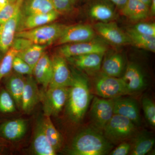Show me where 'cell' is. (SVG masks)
<instances>
[{
  "label": "cell",
  "mask_w": 155,
  "mask_h": 155,
  "mask_svg": "<svg viewBox=\"0 0 155 155\" xmlns=\"http://www.w3.org/2000/svg\"><path fill=\"white\" fill-rule=\"evenodd\" d=\"M131 150V143L126 141L122 142L115 149L111 150L109 154L111 155H127Z\"/></svg>",
  "instance_id": "cell-36"
},
{
  "label": "cell",
  "mask_w": 155,
  "mask_h": 155,
  "mask_svg": "<svg viewBox=\"0 0 155 155\" xmlns=\"http://www.w3.org/2000/svg\"><path fill=\"white\" fill-rule=\"evenodd\" d=\"M142 2L144 3L147 5L148 6L150 7V4L151 1V0H139Z\"/></svg>",
  "instance_id": "cell-40"
},
{
  "label": "cell",
  "mask_w": 155,
  "mask_h": 155,
  "mask_svg": "<svg viewBox=\"0 0 155 155\" xmlns=\"http://www.w3.org/2000/svg\"><path fill=\"white\" fill-rule=\"evenodd\" d=\"M27 128V122L22 119L0 122V138L8 141L19 140L24 136Z\"/></svg>",
  "instance_id": "cell-15"
},
{
  "label": "cell",
  "mask_w": 155,
  "mask_h": 155,
  "mask_svg": "<svg viewBox=\"0 0 155 155\" xmlns=\"http://www.w3.org/2000/svg\"><path fill=\"white\" fill-rule=\"evenodd\" d=\"M121 10L124 16L133 21L143 20L150 15L149 7L139 0H127Z\"/></svg>",
  "instance_id": "cell-26"
},
{
  "label": "cell",
  "mask_w": 155,
  "mask_h": 155,
  "mask_svg": "<svg viewBox=\"0 0 155 155\" xmlns=\"http://www.w3.org/2000/svg\"><path fill=\"white\" fill-rule=\"evenodd\" d=\"M131 150L129 153L131 155H144L152 150L155 144V138L153 134L147 131H142L136 133L132 138Z\"/></svg>",
  "instance_id": "cell-24"
},
{
  "label": "cell",
  "mask_w": 155,
  "mask_h": 155,
  "mask_svg": "<svg viewBox=\"0 0 155 155\" xmlns=\"http://www.w3.org/2000/svg\"><path fill=\"white\" fill-rule=\"evenodd\" d=\"M12 69L16 73L22 75H31L33 72L32 68L25 61L17 56L13 60Z\"/></svg>",
  "instance_id": "cell-33"
},
{
  "label": "cell",
  "mask_w": 155,
  "mask_h": 155,
  "mask_svg": "<svg viewBox=\"0 0 155 155\" xmlns=\"http://www.w3.org/2000/svg\"><path fill=\"white\" fill-rule=\"evenodd\" d=\"M43 127L50 144L57 151L63 144V139L61 133L56 129L50 116H44L41 119Z\"/></svg>",
  "instance_id": "cell-28"
},
{
  "label": "cell",
  "mask_w": 155,
  "mask_h": 155,
  "mask_svg": "<svg viewBox=\"0 0 155 155\" xmlns=\"http://www.w3.org/2000/svg\"><path fill=\"white\" fill-rule=\"evenodd\" d=\"M52 72L51 59L45 53L34 67L32 74L34 75L37 82L47 89L51 81Z\"/></svg>",
  "instance_id": "cell-21"
},
{
  "label": "cell",
  "mask_w": 155,
  "mask_h": 155,
  "mask_svg": "<svg viewBox=\"0 0 155 155\" xmlns=\"http://www.w3.org/2000/svg\"><path fill=\"white\" fill-rule=\"evenodd\" d=\"M71 72L72 82L69 87L68 98L65 105L66 113L72 122L78 123L86 114L91 96L86 76L74 69H72Z\"/></svg>",
  "instance_id": "cell-1"
},
{
  "label": "cell",
  "mask_w": 155,
  "mask_h": 155,
  "mask_svg": "<svg viewBox=\"0 0 155 155\" xmlns=\"http://www.w3.org/2000/svg\"><path fill=\"white\" fill-rule=\"evenodd\" d=\"M101 67L104 75L112 77H119L125 67L124 58L119 53H111L104 59Z\"/></svg>",
  "instance_id": "cell-25"
},
{
  "label": "cell",
  "mask_w": 155,
  "mask_h": 155,
  "mask_svg": "<svg viewBox=\"0 0 155 155\" xmlns=\"http://www.w3.org/2000/svg\"><path fill=\"white\" fill-rule=\"evenodd\" d=\"M52 72L48 87H69L72 80L70 71L66 58L58 54L51 59Z\"/></svg>",
  "instance_id": "cell-10"
},
{
  "label": "cell",
  "mask_w": 155,
  "mask_h": 155,
  "mask_svg": "<svg viewBox=\"0 0 155 155\" xmlns=\"http://www.w3.org/2000/svg\"><path fill=\"white\" fill-rule=\"evenodd\" d=\"M130 29L137 33L155 37V23L140 22L136 24Z\"/></svg>",
  "instance_id": "cell-35"
},
{
  "label": "cell",
  "mask_w": 155,
  "mask_h": 155,
  "mask_svg": "<svg viewBox=\"0 0 155 155\" xmlns=\"http://www.w3.org/2000/svg\"><path fill=\"white\" fill-rule=\"evenodd\" d=\"M94 88L96 94L103 98L114 99L128 94L125 82L122 78L104 74L96 81Z\"/></svg>",
  "instance_id": "cell-7"
},
{
  "label": "cell",
  "mask_w": 155,
  "mask_h": 155,
  "mask_svg": "<svg viewBox=\"0 0 155 155\" xmlns=\"http://www.w3.org/2000/svg\"><path fill=\"white\" fill-rule=\"evenodd\" d=\"M68 94L69 87H48L44 93H41L45 116H58L66 105Z\"/></svg>",
  "instance_id": "cell-5"
},
{
  "label": "cell",
  "mask_w": 155,
  "mask_h": 155,
  "mask_svg": "<svg viewBox=\"0 0 155 155\" xmlns=\"http://www.w3.org/2000/svg\"><path fill=\"white\" fill-rule=\"evenodd\" d=\"M37 83L36 80L31 75L25 78L21 108L25 113L31 112L41 100V92L39 90Z\"/></svg>",
  "instance_id": "cell-17"
},
{
  "label": "cell",
  "mask_w": 155,
  "mask_h": 155,
  "mask_svg": "<svg viewBox=\"0 0 155 155\" xmlns=\"http://www.w3.org/2000/svg\"><path fill=\"white\" fill-rule=\"evenodd\" d=\"M113 148L114 144L108 141L102 132L92 127L78 134L68 150V153L72 155H105L110 152Z\"/></svg>",
  "instance_id": "cell-2"
},
{
  "label": "cell",
  "mask_w": 155,
  "mask_h": 155,
  "mask_svg": "<svg viewBox=\"0 0 155 155\" xmlns=\"http://www.w3.org/2000/svg\"><path fill=\"white\" fill-rule=\"evenodd\" d=\"M60 14L55 10L45 14L20 17L17 32L29 30L49 24L58 19Z\"/></svg>",
  "instance_id": "cell-19"
},
{
  "label": "cell",
  "mask_w": 155,
  "mask_h": 155,
  "mask_svg": "<svg viewBox=\"0 0 155 155\" xmlns=\"http://www.w3.org/2000/svg\"><path fill=\"white\" fill-rule=\"evenodd\" d=\"M3 149V145L2 142H0V154L2 152Z\"/></svg>",
  "instance_id": "cell-41"
},
{
  "label": "cell",
  "mask_w": 155,
  "mask_h": 155,
  "mask_svg": "<svg viewBox=\"0 0 155 155\" xmlns=\"http://www.w3.org/2000/svg\"><path fill=\"white\" fill-rule=\"evenodd\" d=\"M15 1H16V0H9V2H14Z\"/></svg>",
  "instance_id": "cell-42"
},
{
  "label": "cell",
  "mask_w": 155,
  "mask_h": 155,
  "mask_svg": "<svg viewBox=\"0 0 155 155\" xmlns=\"http://www.w3.org/2000/svg\"><path fill=\"white\" fill-rule=\"evenodd\" d=\"M113 4L108 0H95L91 4L88 12L92 19L99 22H109L116 18Z\"/></svg>",
  "instance_id": "cell-18"
},
{
  "label": "cell",
  "mask_w": 155,
  "mask_h": 155,
  "mask_svg": "<svg viewBox=\"0 0 155 155\" xmlns=\"http://www.w3.org/2000/svg\"><path fill=\"white\" fill-rule=\"evenodd\" d=\"M55 10L52 0H23L20 9V17L45 14Z\"/></svg>",
  "instance_id": "cell-22"
},
{
  "label": "cell",
  "mask_w": 155,
  "mask_h": 155,
  "mask_svg": "<svg viewBox=\"0 0 155 155\" xmlns=\"http://www.w3.org/2000/svg\"><path fill=\"white\" fill-rule=\"evenodd\" d=\"M122 78L125 82L128 94L139 92L143 90L146 86L141 69L139 66L134 63L127 65Z\"/></svg>",
  "instance_id": "cell-14"
},
{
  "label": "cell",
  "mask_w": 155,
  "mask_h": 155,
  "mask_svg": "<svg viewBox=\"0 0 155 155\" xmlns=\"http://www.w3.org/2000/svg\"><path fill=\"white\" fill-rule=\"evenodd\" d=\"M95 32L108 42L116 46L130 44L127 33L119 28L115 22H98L94 25Z\"/></svg>",
  "instance_id": "cell-11"
},
{
  "label": "cell",
  "mask_w": 155,
  "mask_h": 155,
  "mask_svg": "<svg viewBox=\"0 0 155 155\" xmlns=\"http://www.w3.org/2000/svg\"><path fill=\"white\" fill-rule=\"evenodd\" d=\"M66 25L60 23H49L29 30L18 31L16 37L30 41L33 44L48 46L57 41Z\"/></svg>",
  "instance_id": "cell-4"
},
{
  "label": "cell",
  "mask_w": 155,
  "mask_h": 155,
  "mask_svg": "<svg viewBox=\"0 0 155 155\" xmlns=\"http://www.w3.org/2000/svg\"><path fill=\"white\" fill-rule=\"evenodd\" d=\"M16 104L9 92L4 87L0 88V115L12 114L16 111Z\"/></svg>",
  "instance_id": "cell-31"
},
{
  "label": "cell",
  "mask_w": 155,
  "mask_h": 155,
  "mask_svg": "<svg viewBox=\"0 0 155 155\" xmlns=\"http://www.w3.org/2000/svg\"><path fill=\"white\" fill-rule=\"evenodd\" d=\"M126 33L130 39V44L140 48L155 52V37L137 33L130 29Z\"/></svg>",
  "instance_id": "cell-29"
},
{
  "label": "cell",
  "mask_w": 155,
  "mask_h": 155,
  "mask_svg": "<svg viewBox=\"0 0 155 155\" xmlns=\"http://www.w3.org/2000/svg\"><path fill=\"white\" fill-rule=\"evenodd\" d=\"M9 3V0H0V11Z\"/></svg>",
  "instance_id": "cell-39"
},
{
  "label": "cell",
  "mask_w": 155,
  "mask_h": 155,
  "mask_svg": "<svg viewBox=\"0 0 155 155\" xmlns=\"http://www.w3.org/2000/svg\"><path fill=\"white\" fill-rule=\"evenodd\" d=\"M108 1L112 3L113 5H115L121 9L125 5L127 0H108Z\"/></svg>",
  "instance_id": "cell-37"
},
{
  "label": "cell",
  "mask_w": 155,
  "mask_h": 155,
  "mask_svg": "<svg viewBox=\"0 0 155 155\" xmlns=\"http://www.w3.org/2000/svg\"><path fill=\"white\" fill-rule=\"evenodd\" d=\"M32 150L37 155H55L56 151L50 144L45 134L41 119L38 120L35 129Z\"/></svg>",
  "instance_id": "cell-20"
},
{
  "label": "cell",
  "mask_w": 155,
  "mask_h": 155,
  "mask_svg": "<svg viewBox=\"0 0 155 155\" xmlns=\"http://www.w3.org/2000/svg\"><path fill=\"white\" fill-rule=\"evenodd\" d=\"M114 114L130 119L137 127L141 124L138 105L136 100L130 97L120 96L114 99Z\"/></svg>",
  "instance_id": "cell-12"
},
{
  "label": "cell",
  "mask_w": 155,
  "mask_h": 155,
  "mask_svg": "<svg viewBox=\"0 0 155 155\" xmlns=\"http://www.w3.org/2000/svg\"><path fill=\"white\" fill-rule=\"evenodd\" d=\"M79 0H52L56 11L60 14H67L72 11Z\"/></svg>",
  "instance_id": "cell-34"
},
{
  "label": "cell",
  "mask_w": 155,
  "mask_h": 155,
  "mask_svg": "<svg viewBox=\"0 0 155 155\" xmlns=\"http://www.w3.org/2000/svg\"><path fill=\"white\" fill-rule=\"evenodd\" d=\"M95 31L87 24H78L66 26L61 36L57 40V45L75 43L89 41L95 38Z\"/></svg>",
  "instance_id": "cell-9"
},
{
  "label": "cell",
  "mask_w": 155,
  "mask_h": 155,
  "mask_svg": "<svg viewBox=\"0 0 155 155\" xmlns=\"http://www.w3.org/2000/svg\"><path fill=\"white\" fill-rule=\"evenodd\" d=\"M107 50L105 43L94 38L89 41L62 45L58 48V53L67 58L91 53L105 54Z\"/></svg>",
  "instance_id": "cell-8"
},
{
  "label": "cell",
  "mask_w": 155,
  "mask_h": 155,
  "mask_svg": "<svg viewBox=\"0 0 155 155\" xmlns=\"http://www.w3.org/2000/svg\"><path fill=\"white\" fill-rule=\"evenodd\" d=\"M114 99L94 97L92 103L90 117L92 127L102 132L114 115Z\"/></svg>",
  "instance_id": "cell-6"
},
{
  "label": "cell",
  "mask_w": 155,
  "mask_h": 155,
  "mask_svg": "<svg viewBox=\"0 0 155 155\" xmlns=\"http://www.w3.org/2000/svg\"><path fill=\"white\" fill-rule=\"evenodd\" d=\"M46 46L32 44L19 52L17 56L25 61L33 69L39 60L44 54Z\"/></svg>",
  "instance_id": "cell-27"
},
{
  "label": "cell",
  "mask_w": 155,
  "mask_h": 155,
  "mask_svg": "<svg viewBox=\"0 0 155 155\" xmlns=\"http://www.w3.org/2000/svg\"><path fill=\"white\" fill-rule=\"evenodd\" d=\"M150 14L154 16L155 14V0H151L150 6Z\"/></svg>",
  "instance_id": "cell-38"
},
{
  "label": "cell",
  "mask_w": 155,
  "mask_h": 155,
  "mask_svg": "<svg viewBox=\"0 0 155 155\" xmlns=\"http://www.w3.org/2000/svg\"><path fill=\"white\" fill-rule=\"evenodd\" d=\"M136 126L130 119L124 116L114 114L103 129L106 139L113 144L132 139L136 134Z\"/></svg>",
  "instance_id": "cell-3"
},
{
  "label": "cell",
  "mask_w": 155,
  "mask_h": 155,
  "mask_svg": "<svg viewBox=\"0 0 155 155\" xmlns=\"http://www.w3.org/2000/svg\"><path fill=\"white\" fill-rule=\"evenodd\" d=\"M19 51L11 46L10 49L0 60V82L6 76L9 75L12 69L14 58Z\"/></svg>",
  "instance_id": "cell-30"
},
{
  "label": "cell",
  "mask_w": 155,
  "mask_h": 155,
  "mask_svg": "<svg viewBox=\"0 0 155 155\" xmlns=\"http://www.w3.org/2000/svg\"><path fill=\"white\" fill-rule=\"evenodd\" d=\"M142 106L144 112L145 118L151 126H155V103L147 97H143L142 99Z\"/></svg>",
  "instance_id": "cell-32"
},
{
  "label": "cell",
  "mask_w": 155,
  "mask_h": 155,
  "mask_svg": "<svg viewBox=\"0 0 155 155\" xmlns=\"http://www.w3.org/2000/svg\"><path fill=\"white\" fill-rule=\"evenodd\" d=\"M104 55V54L103 53H91L66 59L79 70L87 73H93L101 69Z\"/></svg>",
  "instance_id": "cell-16"
},
{
  "label": "cell",
  "mask_w": 155,
  "mask_h": 155,
  "mask_svg": "<svg viewBox=\"0 0 155 155\" xmlns=\"http://www.w3.org/2000/svg\"><path fill=\"white\" fill-rule=\"evenodd\" d=\"M4 81L5 88L14 99L16 106L21 108L22 93L25 83V78L23 75L16 73L6 76Z\"/></svg>",
  "instance_id": "cell-23"
},
{
  "label": "cell",
  "mask_w": 155,
  "mask_h": 155,
  "mask_svg": "<svg viewBox=\"0 0 155 155\" xmlns=\"http://www.w3.org/2000/svg\"><path fill=\"white\" fill-rule=\"evenodd\" d=\"M20 11L7 22L0 23V58L12 46L17 33L20 19Z\"/></svg>",
  "instance_id": "cell-13"
}]
</instances>
